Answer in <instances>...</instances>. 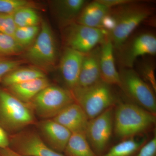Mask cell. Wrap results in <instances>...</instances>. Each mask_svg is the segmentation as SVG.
Segmentation results:
<instances>
[{
    "label": "cell",
    "mask_w": 156,
    "mask_h": 156,
    "mask_svg": "<svg viewBox=\"0 0 156 156\" xmlns=\"http://www.w3.org/2000/svg\"><path fill=\"white\" fill-rule=\"evenodd\" d=\"M73 133L85 134L89 119L78 104H71L53 119Z\"/></svg>",
    "instance_id": "cell-15"
},
{
    "label": "cell",
    "mask_w": 156,
    "mask_h": 156,
    "mask_svg": "<svg viewBox=\"0 0 156 156\" xmlns=\"http://www.w3.org/2000/svg\"><path fill=\"white\" fill-rule=\"evenodd\" d=\"M108 34L101 29L72 23L65 29L64 40L66 48L85 54L101 44Z\"/></svg>",
    "instance_id": "cell-8"
},
{
    "label": "cell",
    "mask_w": 156,
    "mask_h": 156,
    "mask_svg": "<svg viewBox=\"0 0 156 156\" xmlns=\"http://www.w3.org/2000/svg\"><path fill=\"white\" fill-rule=\"evenodd\" d=\"M23 50L13 36L0 32V57L17 55Z\"/></svg>",
    "instance_id": "cell-25"
},
{
    "label": "cell",
    "mask_w": 156,
    "mask_h": 156,
    "mask_svg": "<svg viewBox=\"0 0 156 156\" xmlns=\"http://www.w3.org/2000/svg\"><path fill=\"white\" fill-rule=\"evenodd\" d=\"M156 156V136L144 144L139 150L137 156Z\"/></svg>",
    "instance_id": "cell-31"
},
{
    "label": "cell",
    "mask_w": 156,
    "mask_h": 156,
    "mask_svg": "<svg viewBox=\"0 0 156 156\" xmlns=\"http://www.w3.org/2000/svg\"><path fill=\"white\" fill-rule=\"evenodd\" d=\"M16 27H26L38 25L40 17L32 7L20 8L12 14Z\"/></svg>",
    "instance_id": "cell-23"
},
{
    "label": "cell",
    "mask_w": 156,
    "mask_h": 156,
    "mask_svg": "<svg viewBox=\"0 0 156 156\" xmlns=\"http://www.w3.org/2000/svg\"><path fill=\"white\" fill-rule=\"evenodd\" d=\"M140 70L144 78L148 82L152 89L156 92V82L154 65L150 62H143L140 65Z\"/></svg>",
    "instance_id": "cell-28"
},
{
    "label": "cell",
    "mask_w": 156,
    "mask_h": 156,
    "mask_svg": "<svg viewBox=\"0 0 156 156\" xmlns=\"http://www.w3.org/2000/svg\"><path fill=\"white\" fill-rule=\"evenodd\" d=\"M88 3L86 0H57L53 1L51 5L59 21L67 26L77 19Z\"/></svg>",
    "instance_id": "cell-18"
},
{
    "label": "cell",
    "mask_w": 156,
    "mask_h": 156,
    "mask_svg": "<svg viewBox=\"0 0 156 156\" xmlns=\"http://www.w3.org/2000/svg\"><path fill=\"white\" fill-rule=\"evenodd\" d=\"M100 80L99 45L94 50L84 54L76 87H89Z\"/></svg>",
    "instance_id": "cell-16"
},
{
    "label": "cell",
    "mask_w": 156,
    "mask_h": 156,
    "mask_svg": "<svg viewBox=\"0 0 156 156\" xmlns=\"http://www.w3.org/2000/svg\"><path fill=\"white\" fill-rule=\"evenodd\" d=\"M117 23V17L115 12L110 10L104 17L99 28L110 34L115 29Z\"/></svg>",
    "instance_id": "cell-30"
},
{
    "label": "cell",
    "mask_w": 156,
    "mask_h": 156,
    "mask_svg": "<svg viewBox=\"0 0 156 156\" xmlns=\"http://www.w3.org/2000/svg\"><path fill=\"white\" fill-rule=\"evenodd\" d=\"M22 63V60L0 57V82L7 74L19 68Z\"/></svg>",
    "instance_id": "cell-27"
},
{
    "label": "cell",
    "mask_w": 156,
    "mask_h": 156,
    "mask_svg": "<svg viewBox=\"0 0 156 156\" xmlns=\"http://www.w3.org/2000/svg\"><path fill=\"white\" fill-rule=\"evenodd\" d=\"M34 122V113L29 105L0 88V126L7 133H14Z\"/></svg>",
    "instance_id": "cell-3"
},
{
    "label": "cell",
    "mask_w": 156,
    "mask_h": 156,
    "mask_svg": "<svg viewBox=\"0 0 156 156\" xmlns=\"http://www.w3.org/2000/svg\"><path fill=\"white\" fill-rule=\"evenodd\" d=\"M10 138L8 133L0 126V148L9 147Z\"/></svg>",
    "instance_id": "cell-33"
},
{
    "label": "cell",
    "mask_w": 156,
    "mask_h": 156,
    "mask_svg": "<svg viewBox=\"0 0 156 156\" xmlns=\"http://www.w3.org/2000/svg\"><path fill=\"white\" fill-rule=\"evenodd\" d=\"M50 85V81L45 77L15 84L4 89L20 100L29 104L39 92Z\"/></svg>",
    "instance_id": "cell-17"
},
{
    "label": "cell",
    "mask_w": 156,
    "mask_h": 156,
    "mask_svg": "<svg viewBox=\"0 0 156 156\" xmlns=\"http://www.w3.org/2000/svg\"><path fill=\"white\" fill-rule=\"evenodd\" d=\"M41 69L34 67L17 68L7 74L0 83L5 88L37 78L45 77Z\"/></svg>",
    "instance_id": "cell-20"
},
{
    "label": "cell",
    "mask_w": 156,
    "mask_h": 156,
    "mask_svg": "<svg viewBox=\"0 0 156 156\" xmlns=\"http://www.w3.org/2000/svg\"><path fill=\"white\" fill-rule=\"evenodd\" d=\"M114 129L116 135L126 139L143 133L155 124V114L135 103H122L115 111Z\"/></svg>",
    "instance_id": "cell-1"
},
{
    "label": "cell",
    "mask_w": 156,
    "mask_h": 156,
    "mask_svg": "<svg viewBox=\"0 0 156 156\" xmlns=\"http://www.w3.org/2000/svg\"><path fill=\"white\" fill-rule=\"evenodd\" d=\"M84 54L70 48L65 49L59 62V70L69 90L77 86Z\"/></svg>",
    "instance_id": "cell-13"
},
{
    "label": "cell",
    "mask_w": 156,
    "mask_h": 156,
    "mask_svg": "<svg viewBox=\"0 0 156 156\" xmlns=\"http://www.w3.org/2000/svg\"><path fill=\"white\" fill-rule=\"evenodd\" d=\"M99 2L103 4L109 9L114 7H120L133 2L130 0H98Z\"/></svg>",
    "instance_id": "cell-32"
},
{
    "label": "cell",
    "mask_w": 156,
    "mask_h": 156,
    "mask_svg": "<svg viewBox=\"0 0 156 156\" xmlns=\"http://www.w3.org/2000/svg\"><path fill=\"white\" fill-rule=\"evenodd\" d=\"M32 3L26 0H0V14H13L23 7H32Z\"/></svg>",
    "instance_id": "cell-26"
},
{
    "label": "cell",
    "mask_w": 156,
    "mask_h": 156,
    "mask_svg": "<svg viewBox=\"0 0 156 156\" xmlns=\"http://www.w3.org/2000/svg\"><path fill=\"white\" fill-rule=\"evenodd\" d=\"M63 152L65 156H96L84 133H73Z\"/></svg>",
    "instance_id": "cell-21"
},
{
    "label": "cell",
    "mask_w": 156,
    "mask_h": 156,
    "mask_svg": "<svg viewBox=\"0 0 156 156\" xmlns=\"http://www.w3.org/2000/svg\"><path fill=\"white\" fill-rule=\"evenodd\" d=\"M121 88L135 104L152 113L156 112L154 91L140 76L131 68H124L119 73Z\"/></svg>",
    "instance_id": "cell-6"
},
{
    "label": "cell",
    "mask_w": 156,
    "mask_h": 156,
    "mask_svg": "<svg viewBox=\"0 0 156 156\" xmlns=\"http://www.w3.org/2000/svg\"><path fill=\"white\" fill-rule=\"evenodd\" d=\"M40 135L44 142L58 152H62L72 133L53 119H45L38 124Z\"/></svg>",
    "instance_id": "cell-12"
},
{
    "label": "cell",
    "mask_w": 156,
    "mask_h": 156,
    "mask_svg": "<svg viewBox=\"0 0 156 156\" xmlns=\"http://www.w3.org/2000/svg\"><path fill=\"white\" fill-rule=\"evenodd\" d=\"M9 147L26 156H65L48 146L39 134L23 131L9 136Z\"/></svg>",
    "instance_id": "cell-11"
},
{
    "label": "cell",
    "mask_w": 156,
    "mask_h": 156,
    "mask_svg": "<svg viewBox=\"0 0 156 156\" xmlns=\"http://www.w3.org/2000/svg\"><path fill=\"white\" fill-rule=\"evenodd\" d=\"M16 28L12 14H0V32L13 36Z\"/></svg>",
    "instance_id": "cell-29"
},
{
    "label": "cell",
    "mask_w": 156,
    "mask_h": 156,
    "mask_svg": "<svg viewBox=\"0 0 156 156\" xmlns=\"http://www.w3.org/2000/svg\"><path fill=\"white\" fill-rule=\"evenodd\" d=\"M110 9L98 0L88 3L78 16L76 23L89 27L99 28L102 19Z\"/></svg>",
    "instance_id": "cell-19"
},
{
    "label": "cell",
    "mask_w": 156,
    "mask_h": 156,
    "mask_svg": "<svg viewBox=\"0 0 156 156\" xmlns=\"http://www.w3.org/2000/svg\"><path fill=\"white\" fill-rule=\"evenodd\" d=\"M114 48L109 35L100 45V67L101 80L109 85L120 87L119 73L117 71L114 56Z\"/></svg>",
    "instance_id": "cell-14"
},
{
    "label": "cell",
    "mask_w": 156,
    "mask_h": 156,
    "mask_svg": "<svg viewBox=\"0 0 156 156\" xmlns=\"http://www.w3.org/2000/svg\"><path fill=\"white\" fill-rule=\"evenodd\" d=\"M132 3L120 6L115 11L117 23L115 29L108 34L115 50H119L129 38L136 27L152 13L148 7Z\"/></svg>",
    "instance_id": "cell-4"
},
{
    "label": "cell",
    "mask_w": 156,
    "mask_h": 156,
    "mask_svg": "<svg viewBox=\"0 0 156 156\" xmlns=\"http://www.w3.org/2000/svg\"><path fill=\"white\" fill-rule=\"evenodd\" d=\"M144 138H127L114 146L102 156H132L145 144Z\"/></svg>",
    "instance_id": "cell-22"
},
{
    "label": "cell",
    "mask_w": 156,
    "mask_h": 156,
    "mask_svg": "<svg viewBox=\"0 0 156 156\" xmlns=\"http://www.w3.org/2000/svg\"><path fill=\"white\" fill-rule=\"evenodd\" d=\"M0 156H26L21 154L10 147L0 148Z\"/></svg>",
    "instance_id": "cell-34"
},
{
    "label": "cell",
    "mask_w": 156,
    "mask_h": 156,
    "mask_svg": "<svg viewBox=\"0 0 156 156\" xmlns=\"http://www.w3.org/2000/svg\"><path fill=\"white\" fill-rule=\"evenodd\" d=\"M70 91L75 102L83 110L89 120L113 107L115 101L110 85L101 80L89 87H76Z\"/></svg>",
    "instance_id": "cell-2"
},
{
    "label": "cell",
    "mask_w": 156,
    "mask_h": 156,
    "mask_svg": "<svg viewBox=\"0 0 156 156\" xmlns=\"http://www.w3.org/2000/svg\"><path fill=\"white\" fill-rule=\"evenodd\" d=\"M57 55L53 31L48 23L43 21L35 41L26 52L25 58L37 66L49 69L56 63Z\"/></svg>",
    "instance_id": "cell-7"
},
{
    "label": "cell",
    "mask_w": 156,
    "mask_h": 156,
    "mask_svg": "<svg viewBox=\"0 0 156 156\" xmlns=\"http://www.w3.org/2000/svg\"><path fill=\"white\" fill-rule=\"evenodd\" d=\"M113 113L111 107L89 120L85 134L94 152L102 153L108 144L113 128Z\"/></svg>",
    "instance_id": "cell-9"
},
{
    "label": "cell",
    "mask_w": 156,
    "mask_h": 156,
    "mask_svg": "<svg viewBox=\"0 0 156 156\" xmlns=\"http://www.w3.org/2000/svg\"><path fill=\"white\" fill-rule=\"evenodd\" d=\"M40 29L41 27L38 25L17 27L13 37L18 44L24 50L30 47L35 41Z\"/></svg>",
    "instance_id": "cell-24"
},
{
    "label": "cell",
    "mask_w": 156,
    "mask_h": 156,
    "mask_svg": "<svg viewBox=\"0 0 156 156\" xmlns=\"http://www.w3.org/2000/svg\"><path fill=\"white\" fill-rule=\"evenodd\" d=\"M74 102L69 89L50 85L39 92L29 105L34 113L45 120L53 119Z\"/></svg>",
    "instance_id": "cell-5"
},
{
    "label": "cell",
    "mask_w": 156,
    "mask_h": 156,
    "mask_svg": "<svg viewBox=\"0 0 156 156\" xmlns=\"http://www.w3.org/2000/svg\"><path fill=\"white\" fill-rule=\"evenodd\" d=\"M119 58L124 68H132L140 56L156 54V37L154 34L144 33L125 43L119 49Z\"/></svg>",
    "instance_id": "cell-10"
}]
</instances>
